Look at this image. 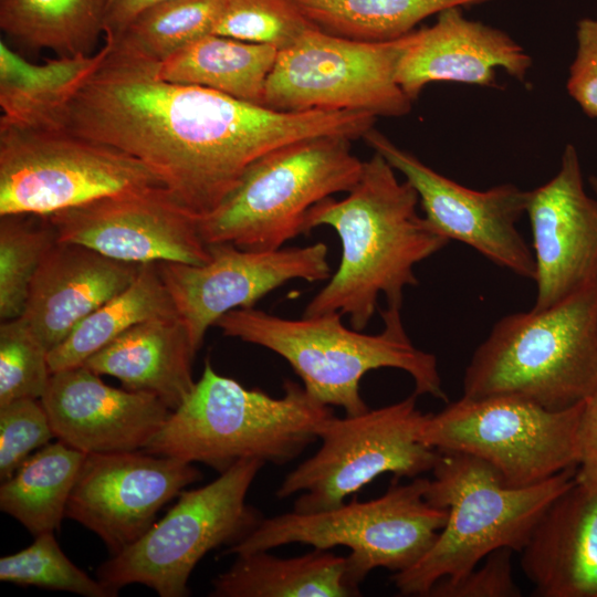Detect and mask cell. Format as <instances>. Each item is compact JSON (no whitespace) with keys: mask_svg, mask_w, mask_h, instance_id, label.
<instances>
[{"mask_svg":"<svg viewBox=\"0 0 597 597\" xmlns=\"http://www.w3.org/2000/svg\"><path fill=\"white\" fill-rule=\"evenodd\" d=\"M57 241L127 263L202 264L211 254L199 218L165 187L107 196L46 217Z\"/></svg>","mask_w":597,"mask_h":597,"instance_id":"obj_16","label":"cell"},{"mask_svg":"<svg viewBox=\"0 0 597 597\" xmlns=\"http://www.w3.org/2000/svg\"><path fill=\"white\" fill-rule=\"evenodd\" d=\"M531 66L530 54L506 32L471 20L454 7L410 33L397 82L413 101L433 82L494 86L499 71L524 82Z\"/></svg>","mask_w":597,"mask_h":597,"instance_id":"obj_20","label":"cell"},{"mask_svg":"<svg viewBox=\"0 0 597 597\" xmlns=\"http://www.w3.org/2000/svg\"><path fill=\"white\" fill-rule=\"evenodd\" d=\"M317 28L360 41H390L441 11L493 0H291Z\"/></svg>","mask_w":597,"mask_h":597,"instance_id":"obj_30","label":"cell"},{"mask_svg":"<svg viewBox=\"0 0 597 597\" xmlns=\"http://www.w3.org/2000/svg\"><path fill=\"white\" fill-rule=\"evenodd\" d=\"M85 366L51 374L41 401L54 437L84 453L142 450L171 410L156 396L105 384Z\"/></svg>","mask_w":597,"mask_h":597,"instance_id":"obj_19","label":"cell"},{"mask_svg":"<svg viewBox=\"0 0 597 597\" xmlns=\"http://www.w3.org/2000/svg\"><path fill=\"white\" fill-rule=\"evenodd\" d=\"M410 33L373 42L313 27L277 52L263 106L282 112L354 111L376 117L404 116L410 112L412 100L398 84L397 71Z\"/></svg>","mask_w":597,"mask_h":597,"instance_id":"obj_13","label":"cell"},{"mask_svg":"<svg viewBox=\"0 0 597 597\" xmlns=\"http://www.w3.org/2000/svg\"><path fill=\"white\" fill-rule=\"evenodd\" d=\"M201 475L192 463L143 450L86 453L65 517L95 533L115 555L138 541L160 509Z\"/></svg>","mask_w":597,"mask_h":597,"instance_id":"obj_17","label":"cell"},{"mask_svg":"<svg viewBox=\"0 0 597 597\" xmlns=\"http://www.w3.org/2000/svg\"><path fill=\"white\" fill-rule=\"evenodd\" d=\"M429 479L397 480L379 498L350 501L320 512H289L263 519L258 527L223 554L270 551L302 543L318 549L345 546L348 576L359 588L376 568L395 573L416 565L432 547L448 520V510L425 496Z\"/></svg>","mask_w":597,"mask_h":597,"instance_id":"obj_8","label":"cell"},{"mask_svg":"<svg viewBox=\"0 0 597 597\" xmlns=\"http://www.w3.org/2000/svg\"><path fill=\"white\" fill-rule=\"evenodd\" d=\"M512 553L500 548L457 579H440L429 597H520L522 591L513 576Z\"/></svg>","mask_w":597,"mask_h":597,"instance_id":"obj_37","label":"cell"},{"mask_svg":"<svg viewBox=\"0 0 597 597\" xmlns=\"http://www.w3.org/2000/svg\"><path fill=\"white\" fill-rule=\"evenodd\" d=\"M164 187L138 159L60 127L0 125V217H49L100 198Z\"/></svg>","mask_w":597,"mask_h":597,"instance_id":"obj_11","label":"cell"},{"mask_svg":"<svg viewBox=\"0 0 597 597\" xmlns=\"http://www.w3.org/2000/svg\"><path fill=\"white\" fill-rule=\"evenodd\" d=\"M400 308L380 310L384 328L378 334L349 329L338 312L283 318L264 311L235 308L214 324L223 335L264 347L284 358L317 401L341 407L355 416L369 408L360 395L363 377L379 368L406 371L415 394L448 402L433 354L410 341Z\"/></svg>","mask_w":597,"mask_h":597,"instance_id":"obj_3","label":"cell"},{"mask_svg":"<svg viewBox=\"0 0 597 597\" xmlns=\"http://www.w3.org/2000/svg\"><path fill=\"white\" fill-rule=\"evenodd\" d=\"M426 499L448 510V520L427 554L391 580L402 596H428L443 578L457 579L500 548L521 553L551 503L576 481L577 467L542 482L513 488L470 454L439 451Z\"/></svg>","mask_w":597,"mask_h":597,"instance_id":"obj_5","label":"cell"},{"mask_svg":"<svg viewBox=\"0 0 597 597\" xmlns=\"http://www.w3.org/2000/svg\"><path fill=\"white\" fill-rule=\"evenodd\" d=\"M277 52L270 45L211 33L159 62L158 75L168 82L207 87L263 105L266 80Z\"/></svg>","mask_w":597,"mask_h":597,"instance_id":"obj_26","label":"cell"},{"mask_svg":"<svg viewBox=\"0 0 597 597\" xmlns=\"http://www.w3.org/2000/svg\"><path fill=\"white\" fill-rule=\"evenodd\" d=\"M86 453L57 440L32 453L0 486V509L32 535L59 531Z\"/></svg>","mask_w":597,"mask_h":597,"instance_id":"obj_27","label":"cell"},{"mask_svg":"<svg viewBox=\"0 0 597 597\" xmlns=\"http://www.w3.org/2000/svg\"><path fill=\"white\" fill-rule=\"evenodd\" d=\"M395 171L374 151L345 198L328 197L310 210L306 234L321 226L333 228L342 255L303 316L338 312L348 316L352 328L363 331L377 310L379 295L388 306L401 307L405 287L418 284L415 265L450 241L419 214L417 191Z\"/></svg>","mask_w":597,"mask_h":597,"instance_id":"obj_2","label":"cell"},{"mask_svg":"<svg viewBox=\"0 0 597 597\" xmlns=\"http://www.w3.org/2000/svg\"><path fill=\"white\" fill-rule=\"evenodd\" d=\"M140 266L56 241L32 281L21 317L49 353L86 316L124 291Z\"/></svg>","mask_w":597,"mask_h":597,"instance_id":"obj_21","label":"cell"},{"mask_svg":"<svg viewBox=\"0 0 597 597\" xmlns=\"http://www.w3.org/2000/svg\"><path fill=\"white\" fill-rule=\"evenodd\" d=\"M576 36L577 51L566 87L580 108L597 118V19H582Z\"/></svg>","mask_w":597,"mask_h":597,"instance_id":"obj_38","label":"cell"},{"mask_svg":"<svg viewBox=\"0 0 597 597\" xmlns=\"http://www.w3.org/2000/svg\"><path fill=\"white\" fill-rule=\"evenodd\" d=\"M363 138L415 188L425 218L436 230L494 264L535 280L534 255L516 228L526 212L528 191L512 184L473 190L437 172L375 127Z\"/></svg>","mask_w":597,"mask_h":597,"instance_id":"obj_15","label":"cell"},{"mask_svg":"<svg viewBox=\"0 0 597 597\" xmlns=\"http://www.w3.org/2000/svg\"><path fill=\"white\" fill-rule=\"evenodd\" d=\"M264 464L259 459H243L212 482L182 490L160 521L98 566L97 579L117 593L124 586L142 584L160 597L188 596V580L200 559L214 548L235 545L264 519L247 503Z\"/></svg>","mask_w":597,"mask_h":597,"instance_id":"obj_9","label":"cell"},{"mask_svg":"<svg viewBox=\"0 0 597 597\" xmlns=\"http://www.w3.org/2000/svg\"><path fill=\"white\" fill-rule=\"evenodd\" d=\"M51 377L48 350L22 317L0 326V407L41 399Z\"/></svg>","mask_w":597,"mask_h":597,"instance_id":"obj_35","label":"cell"},{"mask_svg":"<svg viewBox=\"0 0 597 597\" xmlns=\"http://www.w3.org/2000/svg\"><path fill=\"white\" fill-rule=\"evenodd\" d=\"M168 0H109L105 21V39H115L144 10Z\"/></svg>","mask_w":597,"mask_h":597,"instance_id":"obj_40","label":"cell"},{"mask_svg":"<svg viewBox=\"0 0 597 597\" xmlns=\"http://www.w3.org/2000/svg\"><path fill=\"white\" fill-rule=\"evenodd\" d=\"M364 161L350 139L321 136L277 148L253 163L220 205L199 218L207 244L276 250L306 234L310 210L360 179Z\"/></svg>","mask_w":597,"mask_h":597,"instance_id":"obj_7","label":"cell"},{"mask_svg":"<svg viewBox=\"0 0 597 597\" xmlns=\"http://www.w3.org/2000/svg\"><path fill=\"white\" fill-rule=\"evenodd\" d=\"M231 567L216 576L213 597H354L346 556L314 548L294 557L269 551L238 554Z\"/></svg>","mask_w":597,"mask_h":597,"instance_id":"obj_25","label":"cell"},{"mask_svg":"<svg viewBox=\"0 0 597 597\" xmlns=\"http://www.w3.org/2000/svg\"><path fill=\"white\" fill-rule=\"evenodd\" d=\"M54 437L41 399H18L0 407V479H9Z\"/></svg>","mask_w":597,"mask_h":597,"instance_id":"obj_36","label":"cell"},{"mask_svg":"<svg viewBox=\"0 0 597 597\" xmlns=\"http://www.w3.org/2000/svg\"><path fill=\"white\" fill-rule=\"evenodd\" d=\"M0 218V318L4 322L22 316L32 281L57 238L46 217Z\"/></svg>","mask_w":597,"mask_h":597,"instance_id":"obj_32","label":"cell"},{"mask_svg":"<svg viewBox=\"0 0 597 597\" xmlns=\"http://www.w3.org/2000/svg\"><path fill=\"white\" fill-rule=\"evenodd\" d=\"M226 0H168L140 12L115 39L133 51L161 62L213 33Z\"/></svg>","mask_w":597,"mask_h":597,"instance_id":"obj_31","label":"cell"},{"mask_svg":"<svg viewBox=\"0 0 597 597\" xmlns=\"http://www.w3.org/2000/svg\"><path fill=\"white\" fill-rule=\"evenodd\" d=\"M196 353L185 323L174 315L138 323L83 366L117 378L127 390L156 396L172 411L195 387Z\"/></svg>","mask_w":597,"mask_h":597,"instance_id":"obj_23","label":"cell"},{"mask_svg":"<svg viewBox=\"0 0 597 597\" xmlns=\"http://www.w3.org/2000/svg\"><path fill=\"white\" fill-rule=\"evenodd\" d=\"M536 268L533 310L548 308L597 277V200L583 182L575 146L564 149L557 174L528 191Z\"/></svg>","mask_w":597,"mask_h":597,"instance_id":"obj_18","label":"cell"},{"mask_svg":"<svg viewBox=\"0 0 597 597\" xmlns=\"http://www.w3.org/2000/svg\"><path fill=\"white\" fill-rule=\"evenodd\" d=\"M313 27L291 0H226L213 34L280 51Z\"/></svg>","mask_w":597,"mask_h":597,"instance_id":"obj_34","label":"cell"},{"mask_svg":"<svg viewBox=\"0 0 597 597\" xmlns=\"http://www.w3.org/2000/svg\"><path fill=\"white\" fill-rule=\"evenodd\" d=\"M426 415L415 392L359 415H333L320 430L317 451L286 474L275 495L298 493L293 511L320 512L345 503L384 473L397 480L432 471L439 451L419 439Z\"/></svg>","mask_w":597,"mask_h":597,"instance_id":"obj_12","label":"cell"},{"mask_svg":"<svg viewBox=\"0 0 597 597\" xmlns=\"http://www.w3.org/2000/svg\"><path fill=\"white\" fill-rule=\"evenodd\" d=\"M92 54L57 56L36 64L0 42V125L54 127L64 108L104 59Z\"/></svg>","mask_w":597,"mask_h":597,"instance_id":"obj_24","label":"cell"},{"mask_svg":"<svg viewBox=\"0 0 597 597\" xmlns=\"http://www.w3.org/2000/svg\"><path fill=\"white\" fill-rule=\"evenodd\" d=\"M54 127L149 168L196 217L214 210L264 155L321 136L356 138L352 111L282 112L158 75L159 62L115 40Z\"/></svg>","mask_w":597,"mask_h":597,"instance_id":"obj_1","label":"cell"},{"mask_svg":"<svg viewBox=\"0 0 597 597\" xmlns=\"http://www.w3.org/2000/svg\"><path fill=\"white\" fill-rule=\"evenodd\" d=\"M202 264L159 262L160 277L198 352L208 328L235 308H251L268 293L293 281L331 277L324 242L276 250H248L232 243L208 244Z\"/></svg>","mask_w":597,"mask_h":597,"instance_id":"obj_14","label":"cell"},{"mask_svg":"<svg viewBox=\"0 0 597 597\" xmlns=\"http://www.w3.org/2000/svg\"><path fill=\"white\" fill-rule=\"evenodd\" d=\"M589 184H590V187L593 188L594 192L597 196V176H590L589 177Z\"/></svg>","mask_w":597,"mask_h":597,"instance_id":"obj_41","label":"cell"},{"mask_svg":"<svg viewBox=\"0 0 597 597\" xmlns=\"http://www.w3.org/2000/svg\"><path fill=\"white\" fill-rule=\"evenodd\" d=\"M577 482L597 488V389L584 401L577 430Z\"/></svg>","mask_w":597,"mask_h":597,"instance_id":"obj_39","label":"cell"},{"mask_svg":"<svg viewBox=\"0 0 597 597\" xmlns=\"http://www.w3.org/2000/svg\"><path fill=\"white\" fill-rule=\"evenodd\" d=\"M582 408L549 410L513 395L463 396L427 413L419 439L437 451L479 458L506 485L523 488L577 467Z\"/></svg>","mask_w":597,"mask_h":597,"instance_id":"obj_10","label":"cell"},{"mask_svg":"<svg viewBox=\"0 0 597 597\" xmlns=\"http://www.w3.org/2000/svg\"><path fill=\"white\" fill-rule=\"evenodd\" d=\"M538 597H597V488L575 483L555 499L521 551Z\"/></svg>","mask_w":597,"mask_h":597,"instance_id":"obj_22","label":"cell"},{"mask_svg":"<svg viewBox=\"0 0 597 597\" xmlns=\"http://www.w3.org/2000/svg\"><path fill=\"white\" fill-rule=\"evenodd\" d=\"M283 389L282 397H272L245 388L206 359L191 392L142 450L200 462L220 473L243 459L285 464L318 440L334 413L303 385L285 380Z\"/></svg>","mask_w":597,"mask_h":597,"instance_id":"obj_4","label":"cell"},{"mask_svg":"<svg viewBox=\"0 0 597 597\" xmlns=\"http://www.w3.org/2000/svg\"><path fill=\"white\" fill-rule=\"evenodd\" d=\"M0 579L20 586H36L86 597H114L118 593L93 579L62 552L53 532L35 536L34 542L0 558Z\"/></svg>","mask_w":597,"mask_h":597,"instance_id":"obj_33","label":"cell"},{"mask_svg":"<svg viewBox=\"0 0 597 597\" xmlns=\"http://www.w3.org/2000/svg\"><path fill=\"white\" fill-rule=\"evenodd\" d=\"M596 389L597 277L548 308L499 320L463 377V396L513 395L549 410Z\"/></svg>","mask_w":597,"mask_h":597,"instance_id":"obj_6","label":"cell"},{"mask_svg":"<svg viewBox=\"0 0 597 597\" xmlns=\"http://www.w3.org/2000/svg\"><path fill=\"white\" fill-rule=\"evenodd\" d=\"M178 315L157 263L142 264L136 279L86 316L48 353L51 374L82 366L130 327L144 321Z\"/></svg>","mask_w":597,"mask_h":597,"instance_id":"obj_28","label":"cell"},{"mask_svg":"<svg viewBox=\"0 0 597 597\" xmlns=\"http://www.w3.org/2000/svg\"><path fill=\"white\" fill-rule=\"evenodd\" d=\"M109 0H0V29L30 50L92 54Z\"/></svg>","mask_w":597,"mask_h":597,"instance_id":"obj_29","label":"cell"}]
</instances>
